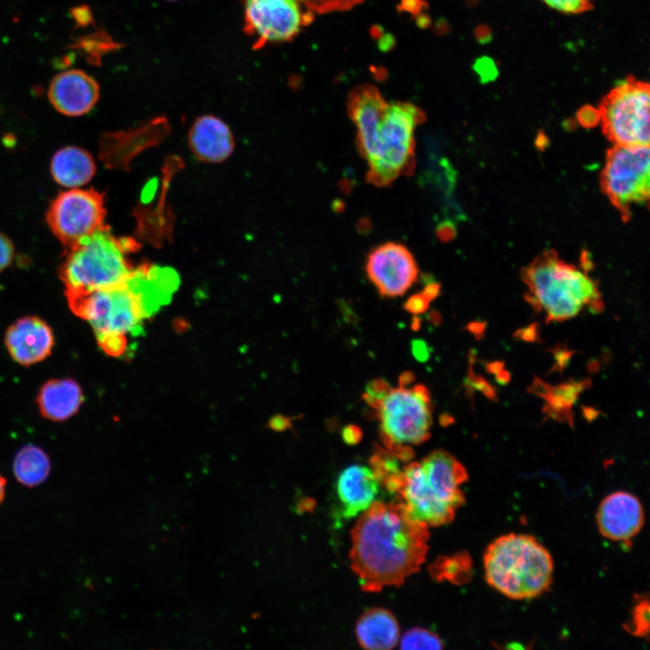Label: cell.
<instances>
[{
  "mask_svg": "<svg viewBox=\"0 0 650 650\" xmlns=\"http://www.w3.org/2000/svg\"><path fill=\"white\" fill-rule=\"evenodd\" d=\"M429 536L428 525L413 519L403 503L374 502L351 531L349 558L361 589L402 585L424 562Z\"/></svg>",
  "mask_w": 650,
  "mask_h": 650,
  "instance_id": "6da1fadb",
  "label": "cell"
},
{
  "mask_svg": "<svg viewBox=\"0 0 650 650\" xmlns=\"http://www.w3.org/2000/svg\"><path fill=\"white\" fill-rule=\"evenodd\" d=\"M347 111L357 129L356 144L367 161V180L389 186L414 169V131L426 115L410 102H387L378 88L362 84L347 97Z\"/></svg>",
  "mask_w": 650,
  "mask_h": 650,
  "instance_id": "7a4b0ae2",
  "label": "cell"
},
{
  "mask_svg": "<svg viewBox=\"0 0 650 650\" xmlns=\"http://www.w3.org/2000/svg\"><path fill=\"white\" fill-rule=\"evenodd\" d=\"M175 288L167 268L143 265L121 284L66 297L70 310L89 322L100 340L143 333L144 321L170 302Z\"/></svg>",
  "mask_w": 650,
  "mask_h": 650,
  "instance_id": "3957f363",
  "label": "cell"
},
{
  "mask_svg": "<svg viewBox=\"0 0 650 650\" xmlns=\"http://www.w3.org/2000/svg\"><path fill=\"white\" fill-rule=\"evenodd\" d=\"M468 480L463 465L443 450H435L421 462L403 469L400 502L409 515L427 525L450 523L465 497L460 485Z\"/></svg>",
  "mask_w": 650,
  "mask_h": 650,
  "instance_id": "277c9868",
  "label": "cell"
},
{
  "mask_svg": "<svg viewBox=\"0 0 650 650\" xmlns=\"http://www.w3.org/2000/svg\"><path fill=\"white\" fill-rule=\"evenodd\" d=\"M521 277L527 288L526 299L546 321H564L584 308L603 309L597 283L584 271L547 250L523 268Z\"/></svg>",
  "mask_w": 650,
  "mask_h": 650,
  "instance_id": "5b68a950",
  "label": "cell"
},
{
  "mask_svg": "<svg viewBox=\"0 0 650 650\" xmlns=\"http://www.w3.org/2000/svg\"><path fill=\"white\" fill-rule=\"evenodd\" d=\"M484 570L488 585L504 596L529 599L549 590L553 562L550 552L534 536L508 534L488 546Z\"/></svg>",
  "mask_w": 650,
  "mask_h": 650,
  "instance_id": "8992f818",
  "label": "cell"
},
{
  "mask_svg": "<svg viewBox=\"0 0 650 650\" xmlns=\"http://www.w3.org/2000/svg\"><path fill=\"white\" fill-rule=\"evenodd\" d=\"M135 246L131 239L114 236L106 225L70 246L59 271L65 294L123 283L135 269L128 256Z\"/></svg>",
  "mask_w": 650,
  "mask_h": 650,
  "instance_id": "52a82bcc",
  "label": "cell"
},
{
  "mask_svg": "<svg viewBox=\"0 0 650 650\" xmlns=\"http://www.w3.org/2000/svg\"><path fill=\"white\" fill-rule=\"evenodd\" d=\"M650 91L647 82L629 76L600 101L598 110L605 135L617 145H649Z\"/></svg>",
  "mask_w": 650,
  "mask_h": 650,
  "instance_id": "ba28073f",
  "label": "cell"
},
{
  "mask_svg": "<svg viewBox=\"0 0 650 650\" xmlns=\"http://www.w3.org/2000/svg\"><path fill=\"white\" fill-rule=\"evenodd\" d=\"M378 413L383 443L387 450L399 445L421 444L430 437L432 404L423 385L391 388L370 404Z\"/></svg>",
  "mask_w": 650,
  "mask_h": 650,
  "instance_id": "9c48e42d",
  "label": "cell"
},
{
  "mask_svg": "<svg viewBox=\"0 0 650 650\" xmlns=\"http://www.w3.org/2000/svg\"><path fill=\"white\" fill-rule=\"evenodd\" d=\"M600 186L623 219L633 207L647 204L650 194L649 145H617L607 153Z\"/></svg>",
  "mask_w": 650,
  "mask_h": 650,
  "instance_id": "30bf717a",
  "label": "cell"
},
{
  "mask_svg": "<svg viewBox=\"0 0 650 650\" xmlns=\"http://www.w3.org/2000/svg\"><path fill=\"white\" fill-rule=\"evenodd\" d=\"M103 195L92 189L72 188L60 193L47 212V222L56 237L68 247L105 226Z\"/></svg>",
  "mask_w": 650,
  "mask_h": 650,
  "instance_id": "8fae6325",
  "label": "cell"
},
{
  "mask_svg": "<svg viewBox=\"0 0 650 650\" xmlns=\"http://www.w3.org/2000/svg\"><path fill=\"white\" fill-rule=\"evenodd\" d=\"M300 0H245V32L255 39L254 49L288 42L311 22Z\"/></svg>",
  "mask_w": 650,
  "mask_h": 650,
  "instance_id": "7c38bea8",
  "label": "cell"
},
{
  "mask_svg": "<svg viewBox=\"0 0 650 650\" xmlns=\"http://www.w3.org/2000/svg\"><path fill=\"white\" fill-rule=\"evenodd\" d=\"M366 272L378 292L385 297L405 293L418 278V265L409 249L396 242H385L367 255Z\"/></svg>",
  "mask_w": 650,
  "mask_h": 650,
  "instance_id": "4fadbf2b",
  "label": "cell"
},
{
  "mask_svg": "<svg viewBox=\"0 0 650 650\" xmlns=\"http://www.w3.org/2000/svg\"><path fill=\"white\" fill-rule=\"evenodd\" d=\"M596 520L604 537L611 541H628L642 529L644 510L636 496L618 491L601 501Z\"/></svg>",
  "mask_w": 650,
  "mask_h": 650,
  "instance_id": "5bb4252c",
  "label": "cell"
},
{
  "mask_svg": "<svg viewBox=\"0 0 650 650\" xmlns=\"http://www.w3.org/2000/svg\"><path fill=\"white\" fill-rule=\"evenodd\" d=\"M48 96L60 113L77 116L88 113L99 98L98 82L82 70H70L55 76Z\"/></svg>",
  "mask_w": 650,
  "mask_h": 650,
  "instance_id": "9a60e30c",
  "label": "cell"
},
{
  "mask_svg": "<svg viewBox=\"0 0 650 650\" xmlns=\"http://www.w3.org/2000/svg\"><path fill=\"white\" fill-rule=\"evenodd\" d=\"M5 345L11 357L30 366L48 357L54 344L50 326L38 317H24L11 325L5 334Z\"/></svg>",
  "mask_w": 650,
  "mask_h": 650,
  "instance_id": "2e32d148",
  "label": "cell"
},
{
  "mask_svg": "<svg viewBox=\"0 0 650 650\" xmlns=\"http://www.w3.org/2000/svg\"><path fill=\"white\" fill-rule=\"evenodd\" d=\"M235 137L226 122L213 115L195 119L188 133V146L194 157L205 163L227 161L235 150Z\"/></svg>",
  "mask_w": 650,
  "mask_h": 650,
  "instance_id": "e0dca14e",
  "label": "cell"
},
{
  "mask_svg": "<svg viewBox=\"0 0 650 650\" xmlns=\"http://www.w3.org/2000/svg\"><path fill=\"white\" fill-rule=\"evenodd\" d=\"M379 488L371 468L354 464L344 469L336 482L340 515L348 519L366 511L376 502Z\"/></svg>",
  "mask_w": 650,
  "mask_h": 650,
  "instance_id": "ac0fdd59",
  "label": "cell"
},
{
  "mask_svg": "<svg viewBox=\"0 0 650 650\" xmlns=\"http://www.w3.org/2000/svg\"><path fill=\"white\" fill-rule=\"evenodd\" d=\"M83 395L79 384L70 378L52 379L41 388L37 404L43 417L63 421L79 410Z\"/></svg>",
  "mask_w": 650,
  "mask_h": 650,
  "instance_id": "d6986e66",
  "label": "cell"
},
{
  "mask_svg": "<svg viewBox=\"0 0 650 650\" xmlns=\"http://www.w3.org/2000/svg\"><path fill=\"white\" fill-rule=\"evenodd\" d=\"M356 635L363 648L392 649L398 643L399 626L390 611L373 608L364 612L358 620Z\"/></svg>",
  "mask_w": 650,
  "mask_h": 650,
  "instance_id": "ffe728a7",
  "label": "cell"
},
{
  "mask_svg": "<svg viewBox=\"0 0 650 650\" xmlns=\"http://www.w3.org/2000/svg\"><path fill=\"white\" fill-rule=\"evenodd\" d=\"M51 172L60 185L72 189L88 183L96 172V163L86 150L68 146L59 150L52 157Z\"/></svg>",
  "mask_w": 650,
  "mask_h": 650,
  "instance_id": "44dd1931",
  "label": "cell"
},
{
  "mask_svg": "<svg viewBox=\"0 0 650 650\" xmlns=\"http://www.w3.org/2000/svg\"><path fill=\"white\" fill-rule=\"evenodd\" d=\"M590 384L587 381L567 382L558 385H551L536 379L532 391L545 401L543 413L555 420L572 422L571 407L579 395Z\"/></svg>",
  "mask_w": 650,
  "mask_h": 650,
  "instance_id": "7402d4cb",
  "label": "cell"
},
{
  "mask_svg": "<svg viewBox=\"0 0 650 650\" xmlns=\"http://www.w3.org/2000/svg\"><path fill=\"white\" fill-rule=\"evenodd\" d=\"M13 469L21 484L32 488L42 484L48 478L51 461L42 449L29 444L17 452Z\"/></svg>",
  "mask_w": 650,
  "mask_h": 650,
  "instance_id": "603a6c76",
  "label": "cell"
},
{
  "mask_svg": "<svg viewBox=\"0 0 650 650\" xmlns=\"http://www.w3.org/2000/svg\"><path fill=\"white\" fill-rule=\"evenodd\" d=\"M430 572L435 580L463 584L471 578L472 562L465 552L452 556L440 557L430 566Z\"/></svg>",
  "mask_w": 650,
  "mask_h": 650,
  "instance_id": "cb8c5ba5",
  "label": "cell"
},
{
  "mask_svg": "<svg viewBox=\"0 0 650 650\" xmlns=\"http://www.w3.org/2000/svg\"><path fill=\"white\" fill-rule=\"evenodd\" d=\"M370 465L380 486L397 495L403 484V470L399 468L398 459L388 450L377 447L370 458Z\"/></svg>",
  "mask_w": 650,
  "mask_h": 650,
  "instance_id": "d4e9b609",
  "label": "cell"
},
{
  "mask_svg": "<svg viewBox=\"0 0 650 650\" xmlns=\"http://www.w3.org/2000/svg\"><path fill=\"white\" fill-rule=\"evenodd\" d=\"M402 649H441L442 641L432 631L423 628H412L405 632L400 640Z\"/></svg>",
  "mask_w": 650,
  "mask_h": 650,
  "instance_id": "484cf974",
  "label": "cell"
},
{
  "mask_svg": "<svg viewBox=\"0 0 650 650\" xmlns=\"http://www.w3.org/2000/svg\"><path fill=\"white\" fill-rule=\"evenodd\" d=\"M631 635L644 637L649 634V600L647 597L636 596L630 621L624 626Z\"/></svg>",
  "mask_w": 650,
  "mask_h": 650,
  "instance_id": "4316f807",
  "label": "cell"
},
{
  "mask_svg": "<svg viewBox=\"0 0 650 650\" xmlns=\"http://www.w3.org/2000/svg\"><path fill=\"white\" fill-rule=\"evenodd\" d=\"M311 13L322 14L331 12L348 11L364 0H300Z\"/></svg>",
  "mask_w": 650,
  "mask_h": 650,
  "instance_id": "83f0119b",
  "label": "cell"
},
{
  "mask_svg": "<svg viewBox=\"0 0 650 650\" xmlns=\"http://www.w3.org/2000/svg\"><path fill=\"white\" fill-rule=\"evenodd\" d=\"M549 7L568 14L587 12L593 6L595 0H541Z\"/></svg>",
  "mask_w": 650,
  "mask_h": 650,
  "instance_id": "f1b7e54d",
  "label": "cell"
},
{
  "mask_svg": "<svg viewBox=\"0 0 650 650\" xmlns=\"http://www.w3.org/2000/svg\"><path fill=\"white\" fill-rule=\"evenodd\" d=\"M431 302L432 301L421 292L408 298L404 307L413 314H420L427 310Z\"/></svg>",
  "mask_w": 650,
  "mask_h": 650,
  "instance_id": "f546056e",
  "label": "cell"
},
{
  "mask_svg": "<svg viewBox=\"0 0 650 650\" xmlns=\"http://www.w3.org/2000/svg\"><path fill=\"white\" fill-rule=\"evenodd\" d=\"M13 256V244L5 235L0 233V271L10 265Z\"/></svg>",
  "mask_w": 650,
  "mask_h": 650,
  "instance_id": "4dcf8cb0",
  "label": "cell"
},
{
  "mask_svg": "<svg viewBox=\"0 0 650 650\" xmlns=\"http://www.w3.org/2000/svg\"><path fill=\"white\" fill-rule=\"evenodd\" d=\"M342 438L347 444H357L362 438L361 429L357 425H348L342 430Z\"/></svg>",
  "mask_w": 650,
  "mask_h": 650,
  "instance_id": "1f68e13d",
  "label": "cell"
},
{
  "mask_svg": "<svg viewBox=\"0 0 650 650\" xmlns=\"http://www.w3.org/2000/svg\"><path fill=\"white\" fill-rule=\"evenodd\" d=\"M413 352L415 358L419 360H425L428 357L426 344L421 340H415L413 342Z\"/></svg>",
  "mask_w": 650,
  "mask_h": 650,
  "instance_id": "d6a6232c",
  "label": "cell"
},
{
  "mask_svg": "<svg viewBox=\"0 0 650 650\" xmlns=\"http://www.w3.org/2000/svg\"><path fill=\"white\" fill-rule=\"evenodd\" d=\"M440 284L435 282H429L425 284L422 289V292L431 300L433 301L440 293Z\"/></svg>",
  "mask_w": 650,
  "mask_h": 650,
  "instance_id": "836d02e7",
  "label": "cell"
},
{
  "mask_svg": "<svg viewBox=\"0 0 650 650\" xmlns=\"http://www.w3.org/2000/svg\"><path fill=\"white\" fill-rule=\"evenodd\" d=\"M271 427L276 431H283L289 427V421L283 416H276L271 421Z\"/></svg>",
  "mask_w": 650,
  "mask_h": 650,
  "instance_id": "e575fe53",
  "label": "cell"
},
{
  "mask_svg": "<svg viewBox=\"0 0 650 650\" xmlns=\"http://www.w3.org/2000/svg\"><path fill=\"white\" fill-rule=\"evenodd\" d=\"M5 479L3 476L0 475V504L2 503L4 497H5Z\"/></svg>",
  "mask_w": 650,
  "mask_h": 650,
  "instance_id": "d590c367",
  "label": "cell"
},
{
  "mask_svg": "<svg viewBox=\"0 0 650 650\" xmlns=\"http://www.w3.org/2000/svg\"><path fill=\"white\" fill-rule=\"evenodd\" d=\"M165 1H177V0H165Z\"/></svg>",
  "mask_w": 650,
  "mask_h": 650,
  "instance_id": "8d00e7d4",
  "label": "cell"
}]
</instances>
